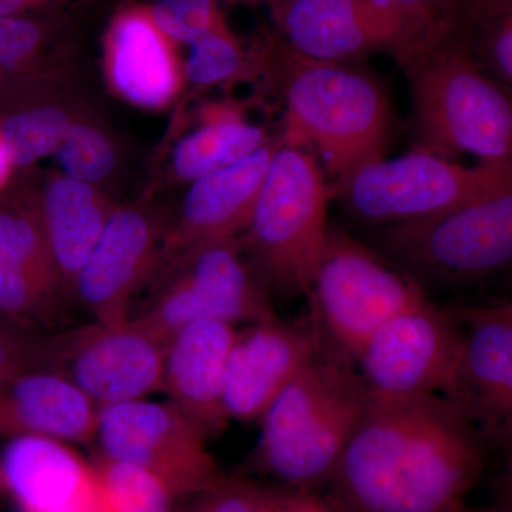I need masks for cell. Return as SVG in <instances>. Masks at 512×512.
<instances>
[{
  "mask_svg": "<svg viewBox=\"0 0 512 512\" xmlns=\"http://www.w3.org/2000/svg\"><path fill=\"white\" fill-rule=\"evenodd\" d=\"M487 446L440 394L373 396L328 483L339 512H460Z\"/></svg>",
  "mask_w": 512,
  "mask_h": 512,
  "instance_id": "obj_1",
  "label": "cell"
},
{
  "mask_svg": "<svg viewBox=\"0 0 512 512\" xmlns=\"http://www.w3.org/2000/svg\"><path fill=\"white\" fill-rule=\"evenodd\" d=\"M261 73L274 76L285 101V146L318 154L336 183L384 157L392 109L382 84L356 63L295 52L278 35L262 40Z\"/></svg>",
  "mask_w": 512,
  "mask_h": 512,
  "instance_id": "obj_2",
  "label": "cell"
},
{
  "mask_svg": "<svg viewBox=\"0 0 512 512\" xmlns=\"http://www.w3.org/2000/svg\"><path fill=\"white\" fill-rule=\"evenodd\" d=\"M409 83L416 148L477 164H512V90L481 66L454 20L399 64Z\"/></svg>",
  "mask_w": 512,
  "mask_h": 512,
  "instance_id": "obj_3",
  "label": "cell"
},
{
  "mask_svg": "<svg viewBox=\"0 0 512 512\" xmlns=\"http://www.w3.org/2000/svg\"><path fill=\"white\" fill-rule=\"evenodd\" d=\"M370 402L355 362L323 340L259 419L252 468L292 490L328 483Z\"/></svg>",
  "mask_w": 512,
  "mask_h": 512,
  "instance_id": "obj_4",
  "label": "cell"
},
{
  "mask_svg": "<svg viewBox=\"0 0 512 512\" xmlns=\"http://www.w3.org/2000/svg\"><path fill=\"white\" fill-rule=\"evenodd\" d=\"M369 245L430 298L484 284L512 268V181L426 220L376 228Z\"/></svg>",
  "mask_w": 512,
  "mask_h": 512,
  "instance_id": "obj_5",
  "label": "cell"
},
{
  "mask_svg": "<svg viewBox=\"0 0 512 512\" xmlns=\"http://www.w3.org/2000/svg\"><path fill=\"white\" fill-rule=\"evenodd\" d=\"M330 195L311 151L279 141L252 220L239 238L269 292L308 293L328 239Z\"/></svg>",
  "mask_w": 512,
  "mask_h": 512,
  "instance_id": "obj_6",
  "label": "cell"
},
{
  "mask_svg": "<svg viewBox=\"0 0 512 512\" xmlns=\"http://www.w3.org/2000/svg\"><path fill=\"white\" fill-rule=\"evenodd\" d=\"M306 298L313 328L355 362L384 323L430 296L375 248L330 228Z\"/></svg>",
  "mask_w": 512,
  "mask_h": 512,
  "instance_id": "obj_7",
  "label": "cell"
},
{
  "mask_svg": "<svg viewBox=\"0 0 512 512\" xmlns=\"http://www.w3.org/2000/svg\"><path fill=\"white\" fill-rule=\"evenodd\" d=\"M511 181L512 164L466 167L414 148L362 165L336 183L335 191L350 217L376 229L443 214Z\"/></svg>",
  "mask_w": 512,
  "mask_h": 512,
  "instance_id": "obj_8",
  "label": "cell"
},
{
  "mask_svg": "<svg viewBox=\"0 0 512 512\" xmlns=\"http://www.w3.org/2000/svg\"><path fill=\"white\" fill-rule=\"evenodd\" d=\"M272 13L295 52L343 63L382 53L400 64L451 22L396 0H272Z\"/></svg>",
  "mask_w": 512,
  "mask_h": 512,
  "instance_id": "obj_9",
  "label": "cell"
},
{
  "mask_svg": "<svg viewBox=\"0 0 512 512\" xmlns=\"http://www.w3.org/2000/svg\"><path fill=\"white\" fill-rule=\"evenodd\" d=\"M160 274L156 293L131 319L165 346L198 320L237 326L278 318L271 292L249 264L239 238L195 249Z\"/></svg>",
  "mask_w": 512,
  "mask_h": 512,
  "instance_id": "obj_10",
  "label": "cell"
},
{
  "mask_svg": "<svg viewBox=\"0 0 512 512\" xmlns=\"http://www.w3.org/2000/svg\"><path fill=\"white\" fill-rule=\"evenodd\" d=\"M207 439L200 424L173 402L143 399L100 409V456L147 471L175 500L195 497L224 477Z\"/></svg>",
  "mask_w": 512,
  "mask_h": 512,
  "instance_id": "obj_11",
  "label": "cell"
},
{
  "mask_svg": "<svg viewBox=\"0 0 512 512\" xmlns=\"http://www.w3.org/2000/svg\"><path fill=\"white\" fill-rule=\"evenodd\" d=\"M165 345L133 319L47 336L42 369L66 377L99 409L163 390Z\"/></svg>",
  "mask_w": 512,
  "mask_h": 512,
  "instance_id": "obj_12",
  "label": "cell"
},
{
  "mask_svg": "<svg viewBox=\"0 0 512 512\" xmlns=\"http://www.w3.org/2000/svg\"><path fill=\"white\" fill-rule=\"evenodd\" d=\"M464 328L431 298L384 323L355 359L373 396L441 394L460 355Z\"/></svg>",
  "mask_w": 512,
  "mask_h": 512,
  "instance_id": "obj_13",
  "label": "cell"
},
{
  "mask_svg": "<svg viewBox=\"0 0 512 512\" xmlns=\"http://www.w3.org/2000/svg\"><path fill=\"white\" fill-rule=\"evenodd\" d=\"M464 328L460 355L440 394L484 441L512 448V320L477 305L451 306Z\"/></svg>",
  "mask_w": 512,
  "mask_h": 512,
  "instance_id": "obj_14",
  "label": "cell"
},
{
  "mask_svg": "<svg viewBox=\"0 0 512 512\" xmlns=\"http://www.w3.org/2000/svg\"><path fill=\"white\" fill-rule=\"evenodd\" d=\"M278 146L279 140L271 141L239 163L192 181L177 220L165 229L156 275L195 249L242 237Z\"/></svg>",
  "mask_w": 512,
  "mask_h": 512,
  "instance_id": "obj_15",
  "label": "cell"
},
{
  "mask_svg": "<svg viewBox=\"0 0 512 512\" xmlns=\"http://www.w3.org/2000/svg\"><path fill=\"white\" fill-rule=\"evenodd\" d=\"M164 232L147 211L116 208L74 284V296L96 322L131 319L134 295L156 275Z\"/></svg>",
  "mask_w": 512,
  "mask_h": 512,
  "instance_id": "obj_16",
  "label": "cell"
},
{
  "mask_svg": "<svg viewBox=\"0 0 512 512\" xmlns=\"http://www.w3.org/2000/svg\"><path fill=\"white\" fill-rule=\"evenodd\" d=\"M322 345V336L309 319L286 323L275 318L237 330L225 376L228 419H261Z\"/></svg>",
  "mask_w": 512,
  "mask_h": 512,
  "instance_id": "obj_17",
  "label": "cell"
},
{
  "mask_svg": "<svg viewBox=\"0 0 512 512\" xmlns=\"http://www.w3.org/2000/svg\"><path fill=\"white\" fill-rule=\"evenodd\" d=\"M69 296L37 205L0 208V313L33 329L55 322Z\"/></svg>",
  "mask_w": 512,
  "mask_h": 512,
  "instance_id": "obj_18",
  "label": "cell"
},
{
  "mask_svg": "<svg viewBox=\"0 0 512 512\" xmlns=\"http://www.w3.org/2000/svg\"><path fill=\"white\" fill-rule=\"evenodd\" d=\"M175 45L157 28L150 9H121L104 37L103 72L111 92L138 109L170 107L187 83Z\"/></svg>",
  "mask_w": 512,
  "mask_h": 512,
  "instance_id": "obj_19",
  "label": "cell"
},
{
  "mask_svg": "<svg viewBox=\"0 0 512 512\" xmlns=\"http://www.w3.org/2000/svg\"><path fill=\"white\" fill-rule=\"evenodd\" d=\"M0 470L22 512L99 511L96 468L64 441L13 437L3 448Z\"/></svg>",
  "mask_w": 512,
  "mask_h": 512,
  "instance_id": "obj_20",
  "label": "cell"
},
{
  "mask_svg": "<svg viewBox=\"0 0 512 512\" xmlns=\"http://www.w3.org/2000/svg\"><path fill=\"white\" fill-rule=\"evenodd\" d=\"M235 335L237 329L229 323L198 320L165 346L163 390L208 437L221 433L229 421L224 387Z\"/></svg>",
  "mask_w": 512,
  "mask_h": 512,
  "instance_id": "obj_21",
  "label": "cell"
},
{
  "mask_svg": "<svg viewBox=\"0 0 512 512\" xmlns=\"http://www.w3.org/2000/svg\"><path fill=\"white\" fill-rule=\"evenodd\" d=\"M99 413L76 384L50 370H28L0 386V439L43 436L92 443Z\"/></svg>",
  "mask_w": 512,
  "mask_h": 512,
  "instance_id": "obj_22",
  "label": "cell"
},
{
  "mask_svg": "<svg viewBox=\"0 0 512 512\" xmlns=\"http://www.w3.org/2000/svg\"><path fill=\"white\" fill-rule=\"evenodd\" d=\"M119 205L97 185L63 174L47 181L37 210L60 274L74 296V284L111 215Z\"/></svg>",
  "mask_w": 512,
  "mask_h": 512,
  "instance_id": "obj_23",
  "label": "cell"
},
{
  "mask_svg": "<svg viewBox=\"0 0 512 512\" xmlns=\"http://www.w3.org/2000/svg\"><path fill=\"white\" fill-rule=\"evenodd\" d=\"M271 143L264 128L245 120L234 104L215 103L202 114L200 126L174 148L173 171L192 181L239 163Z\"/></svg>",
  "mask_w": 512,
  "mask_h": 512,
  "instance_id": "obj_24",
  "label": "cell"
},
{
  "mask_svg": "<svg viewBox=\"0 0 512 512\" xmlns=\"http://www.w3.org/2000/svg\"><path fill=\"white\" fill-rule=\"evenodd\" d=\"M76 119L59 104L43 103L25 107L0 120V137L13 167H29L55 156Z\"/></svg>",
  "mask_w": 512,
  "mask_h": 512,
  "instance_id": "obj_25",
  "label": "cell"
},
{
  "mask_svg": "<svg viewBox=\"0 0 512 512\" xmlns=\"http://www.w3.org/2000/svg\"><path fill=\"white\" fill-rule=\"evenodd\" d=\"M249 73H261L258 50L256 47L245 49L225 19L188 45L184 59L185 82L211 87Z\"/></svg>",
  "mask_w": 512,
  "mask_h": 512,
  "instance_id": "obj_26",
  "label": "cell"
},
{
  "mask_svg": "<svg viewBox=\"0 0 512 512\" xmlns=\"http://www.w3.org/2000/svg\"><path fill=\"white\" fill-rule=\"evenodd\" d=\"M93 466L99 480L97 512H177L174 495L147 471L100 454Z\"/></svg>",
  "mask_w": 512,
  "mask_h": 512,
  "instance_id": "obj_27",
  "label": "cell"
},
{
  "mask_svg": "<svg viewBox=\"0 0 512 512\" xmlns=\"http://www.w3.org/2000/svg\"><path fill=\"white\" fill-rule=\"evenodd\" d=\"M63 175L97 185L106 180L117 163L113 141L97 124L76 119L55 154Z\"/></svg>",
  "mask_w": 512,
  "mask_h": 512,
  "instance_id": "obj_28",
  "label": "cell"
},
{
  "mask_svg": "<svg viewBox=\"0 0 512 512\" xmlns=\"http://www.w3.org/2000/svg\"><path fill=\"white\" fill-rule=\"evenodd\" d=\"M148 9L168 39L187 46L224 20L217 0H156Z\"/></svg>",
  "mask_w": 512,
  "mask_h": 512,
  "instance_id": "obj_29",
  "label": "cell"
},
{
  "mask_svg": "<svg viewBox=\"0 0 512 512\" xmlns=\"http://www.w3.org/2000/svg\"><path fill=\"white\" fill-rule=\"evenodd\" d=\"M275 488L241 477L221 478L195 495L190 512H269Z\"/></svg>",
  "mask_w": 512,
  "mask_h": 512,
  "instance_id": "obj_30",
  "label": "cell"
},
{
  "mask_svg": "<svg viewBox=\"0 0 512 512\" xmlns=\"http://www.w3.org/2000/svg\"><path fill=\"white\" fill-rule=\"evenodd\" d=\"M47 336L0 313V386L20 373L42 369Z\"/></svg>",
  "mask_w": 512,
  "mask_h": 512,
  "instance_id": "obj_31",
  "label": "cell"
},
{
  "mask_svg": "<svg viewBox=\"0 0 512 512\" xmlns=\"http://www.w3.org/2000/svg\"><path fill=\"white\" fill-rule=\"evenodd\" d=\"M43 28L29 18H0V66L22 74L35 66L45 50Z\"/></svg>",
  "mask_w": 512,
  "mask_h": 512,
  "instance_id": "obj_32",
  "label": "cell"
},
{
  "mask_svg": "<svg viewBox=\"0 0 512 512\" xmlns=\"http://www.w3.org/2000/svg\"><path fill=\"white\" fill-rule=\"evenodd\" d=\"M481 66L512 90V0L474 39Z\"/></svg>",
  "mask_w": 512,
  "mask_h": 512,
  "instance_id": "obj_33",
  "label": "cell"
},
{
  "mask_svg": "<svg viewBox=\"0 0 512 512\" xmlns=\"http://www.w3.org/2000/svg\"><path fill=\"white\" fill-rule=\"evenodd\" d=\"M510 0H456L454 23L476 39Z\"/></svg>",
  "mask_w": 512,
  "mask_h": 512,
  "instance_id": "obj_34",
  "label": "cell"
},
{
  "mask_svg": "<svg viewBox=\"0 0 512 512\" xmlns=\"http://www.w3.org/2000/svg\"><path fill=\"white\" fill-rule=\"evenodd\" d=\"M501 454L503 463L495 478V507L512 512V448L501 451Z\"/></svg>",
  "mask_w": 512,
  "mask_h": 512,
  "instance_id": "obj_35",
  "label": "cell"
},
{
  "mask_svg": "<svg viewBox=\"0 0 512 512\" xmlns=\"http://www.w3.org/2000/svg\"><path fill=\"white\" fill-rule=\"evenodd\" d=\"M292 505L295 512H339L326 498L311 491L292 490Z\"/></svg>",
  "mask_w": 512,
  "mask_h": 512,
  "instance_id": "obj_36",
  "label": "cell"
},
{
  "mask_svg": "<svg viewBox=\"0 0 512 512\" xmlns=\"http://www.w3.org/2000/svg\"><path fill=\"white\" fill-rule=\"evenodd\" d=\"M57 0H0V18H26V13L46 8Z\"/></svg>",
  "mask_w": 512,
  "mask_h": 512,
  "instance_id": "obj_37",
  "label": "cell"
},
{
  "mask_svg": "<svg viewBox=\"0 0 512 512\" xmlns=\"http://www.w3.org/2000/svg\"><path fill=\"white\" fill-rule=\"evenodd\" d=\"M396 2L424 10V12L430 13V15L439 19L454 20L456 0H396Z\"/></svg>",
  "mask_w": 512,
  "mask_h": 512,
  "instance_id": "obj_38",
  "label": "cell"
},
{
  "mask_svg": "<svg viewBox=\"0 0 512 512\" xmlns=\"http://www.w3.org/2000/svg\"><path fill=\"white\" fill-rule=\"evenodd\" d=\"M484 284L487 285L488 288L493 289L495 295L494 299L484 303L501 302L512 299V268L503 272V274L494 276L493 279L484 282Z\"/></svg>",
  "mask_w": 512,
  "mask_h": 512,
  "instance_id": "obj_39",
  "label": "cell"
},
{
  "mask_svg": "<svg viewBox=\"0 0 512 512\" xmlns=\"http://www.w3.org/2000/svg\"><path fill=\"white\" fill-rule=\"evenodd\" d=\"M468 305H477L485 309V311L500 316V318L512 320V299L507 301L493 303H468Z\"/></svg>",
  "mask_w": 512,
  "mask_h": 512,
  "instance_id": "obj_40",
  "label": "cell"
},
{
  "mask_svg": "<svg viewBox=\"0 0 512 512\" xmlns=\"http://www.w3.org/2000/svg\"><path fill=\"white\" fill-rule=\"evenodd\" d=\"M269 512H295L292 505V490H275L274 501H272Z\"/></svg>",
  "mask_w": 512,
  "mask_h": 512,
  "instance_id": "obj_41",
  "label": "cell"
},
{
  "mask_svg": "<svg viewBox=\"0 0 512 512\" xmlns=\"http://www.w3.org/2000/svg\"><path fill=\"white\" fill-rule=\"evenodd\" d=\"M13 170H15V167H13L12 161H10L2 137H0V190L8 184Z\"/></svg>",
  "mask_w": 512,
  "mask_h": 512,
  "instance_id": "obj_42",
  "label": "cell"
},
{
  "mask_svg": "<svg viewBox=\"0 0 512 512\" xmlns=\"http://www.w3.org/2000/svg\"><path fill=\"white\" fill-rule=\"evenodd\" d=\"M12 72H9L8 69H5V67L0 66V87H3V84L8 82V79L10 76H12Z\"/></svg>",
  "mask_w": 512,
  "mask_h": 512,
  "instance_id": "obj_43",
  "label": "cell"
},
{
  "mask_svg": "<svg viewBox=\"0 0 512 512\" xmlns=\"http://www.w3.org/2000/svg\"><path fill=\"white\" fill-rule=\"evenodd\" d=\"M460 512H505L503 510H500L498 507H491V508H483V510H470V508L464 507L463 510Z\"/></svg>",
  "mask_w": 512,
  "mask_h": 512,
  "instance_id": "obj_44",
  "label": "cell"
},
{
  "mask_svg": "<svg viewBox=\"0 0 512 512\" xmlns=\"http://www.w3.org/2000/svg\"><path fill=\"white\" fill-rule=\"evenodd\" d=\"M5 495H8V490H6L5 480H3L2 470H0V500H2Z\"/></svg>",
  "mask_w": 512,
  "mask_h": 512,
  "instance_id": "obj_45",
  "label": "cell"
}]
</instances>
